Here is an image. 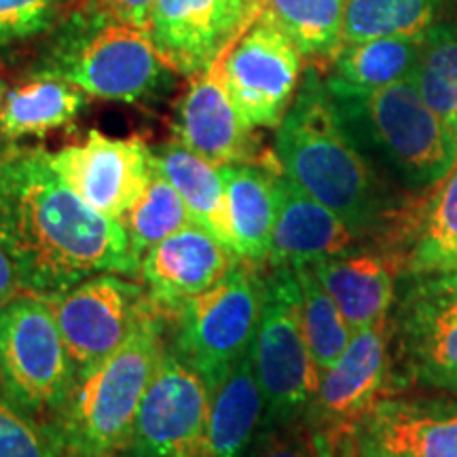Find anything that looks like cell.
<instances>
[{"mask_svg":"<svg viewBox=\"0 0 457 457\" xmlns=\"http://www.w3.org/2000/svg\"><path fill=\"white\" fill-rule=\"evenodd\" d=\"M45 301L64 339L74 379L112 356L157 312L146 288L117 273H100Z\"/></svg>","mask_w":457,"mask_h":457,"instance_id":"8fae6325","label":"cell"},{"mask_svg":"<svg viewBox=\"0 0 457 457\" xmlns=\"http://www.w3.org/2000/svg\"><path fill=\"white\" fill-rule=\"evenodd\" d=\"M239 261L202 227L188 225L142 256L138 276L159 316L176 318L182 303L225 278Z\"/></svg>","mask_w":457,"mask_h":457,"instance_id":"e0dca14e","label":"cell"},{"mask_svg":"<svg viewBox=\"0 0 457 457\" xmlns=\"http://www.w3.org/2000/svg\"><path fill=\"white\" fill-rule=\"evenodd\" d=\"M222 72L244 123L278 128L299 91L301 54L276 26L254 17L222 51Z\"/></svg>","mask_w":457,"mask_h":457,"instance_id":"4fadbf2b","label":"cell"},{"mask_svg":"<svg viewBox=\"0 0 457 457\" xmlns=\"http://www.w3.org/2000/svg\"><path fill=\"white\" fill-rule=\"evenodd\" d=\"M390 318V316H387ZM392 392L387 320L360 328L320 384L303 420L337 457H352V436L360 421Z\"/></svg>","mask_w":457,"mask_h":457,"instance_id":"30bf717a","label":"cell"},{"mask_svg":"<svg viewBox=\"0 0 457 457\" xmlns=\"http://www.w3.org/2000/svg\"><path fill=\"white\" fill-rule=\"evenodd\" d=\"M176 142L214 165L254 162V129L239 117L228 96L222 54L191 83L176 106Z\"/></svg>","mask_w":457,"mask_h":457,"instance_id":"ac0fdd59","label":"cell"},{"mask_svg":"<svg viewBox=\"0 0 457 457\" xmlns=\"http://www.w3.org/2000/svg\"><path fill=\"white\" fill-rule=\"evenodd\" d=\"M254 20V0H157L146 34L174 72H204Z\"/></svg>","mask_w":457,"mask_h":457,"instance_id":"2e32d148","label":"cell"},{"mask_svg":"<svg viewBox=\"0 0 457 457\" xmlns=\"http://www.w3.org/2000/svg\"><path fill=\"white\" fill-rule=\"evenodd\" d=\"M347 0H254V17L278 28L305 57H330L341 49Z\"/></svg>","mask_w":457,"mask_h":457,"instance_id":"4316f807","label":"cell"},{"mask_svg":"<svg viewBox=\"0 0 457 457\" xmlns=\"http://www.w3.org/2000/svg\"><path fill=\"white\" fill-rule=\"evenodd\" d=\"M119 222L125 228L129 248L138 262L153 245L193 225L185 199L155 168L145 193Z\"/></svg>","mask_w":457,"mask_h":457,"instance_id":"f546056e","label":"cell"},{"mask_svg":"<svg viewBox=\"0 0 457 457\" xmlns=\"http://www.w3.org/2000/svg\"><path fill=\"white\" fill-rule=\"evenodd\" d=\"M250 356L265 398L262 426L301 420L316 396L320 370L303 328L293 267H265V295Z\"/></svg>","mask_w":457,"mask_h":457,"instance_id":"52a82bcc","label":"cell"},{"mask_svg":"<svg viewBox=\"0 0 457 457\" xmlns=\"http://www.w3.org/2000/svg\"><path fill=\"white\" fill-rule=\"evenodd\" d=\"M64 0H0V45L37 37L62 15Z\"/></svg>","mask_w":457,"mask_h":457,"instance_id":"836d02e7","label":"cell"},{"mask_svg":"<svg viewBox=\"0 0 457 457\" xmlns=\"http://www.w3.org/2000/svg\"><path fill=\"white\" fill-rule=\"evenodd\" d=\"M279 171L282 170L278 159H273V163L245 162L220 165L228 219L236 237V254L259 267H267L270 262Z\"/></svg>","mask_w":457,"mask_h":457,"instance_id":"7402d4cb","label":"cell"},{"mask_svg":"<svg viewBox=\"0 0 457 457\" xmlns=\"http://www.w3.org/2000/svg\"><path fill=\"white\" fill-rule=\"evenodd\" d=\"M424 34V32H421ZM421 34L343 45L330 62L328 89L373 91L413 79Z\"/></svg>","mask_w":457,"mask_h":457,"instance_id":"484cf974","label":"cell"},{"mask_svg":"<svg viewBox=\"0 0 457 457\" xmlns=\"http://www.w3.org/2000/svg\"><path fill=\"white\" fill-rule=\"evenodd\" d=\"M411 81L457 138V21H434L426 28Z\"/></svg>","mask_w":457,"mask_h":457,"instance_id":"83f0119b","label":"cell"},{"mask_svg":"<svg viewBox=\"0 0 457 457\" xmlns=\"http://www.w3.org/2000/svg\"><path fill=\"white\" fill-rule=\"evenodd\" d=\"M262 421L265 398L248 353L212 394L202 457H245Z\"/></svg>","mask_w":457,"mask_h":457,"instance_id":"cb8c5ba5","label":"cell"},{"mask_svg":"<svg viewBox=\"0 0 457 457\" xmlns=\"http://www.w3.org/2000/svg\"><path fill=\"white\" fill-rule=\"evenodd\" d=\"M171 72L146 30L106 20L98 30L60 51L34 74L72 83L91 98L131 104L168 87Z\"/></svg>","mask_w":457,"mask_h":457,"instance_id":"9c48e42d","label":"cell"},{"mask_svg":"<svg viewBox=\"0 0 457 457\" xmlns=\"http://www.w3.org/2000/svg\"><path fill=\"white\" fill-rule=\"evenodd\" d=\"M0 237L24 290L41 299L100 273L140 271L121 222L85 204L41 148L0 151Z\"/></svg>","mask_w":457,"mask_h":457,"instance_id":"6da1fadb","label":"cell"},{"mask_svg":"<svg viewBox=\"0 0 457 457\" xmlns=\"http://www.w3.org/2000/svg\"><path fill=\"white\" fill-rule=\"evenodd\" d=\"M276 225L267 267L313 265L370 242L339 214L307 195L284 171L276 180Z\"/></svg>","mask_w":457,"mask_h":457,"instance_id":"ffe728a7","label":"cell"},{"mask_svg":"<svg viewBox=\"0 0 457 457\" xmlns=\"http://www.w3.org/2000/svg\"><path fill=\"white\" fill-rule=\"evenodd\" d=\"M328 91L360 151L404 191H426L457 165V138L411 79L373 91Z\"/></svg>","mask_w":457,"mask_h":457,"instance_id":"3957f363","label":"cell"},{"mask_svg":"<svg viewBox=\"0 0 457 457\" xmlns=\"http://www.w3.org/2000/svg\"><path fill=\"white\" fill-rule=\"evenodd\" d=\"M49 163L85 204L114 220H121L153 179L151 148L145 142L111 138L98 129L83 142L49 153Z\"/></svg>","mask_w":457,"mask_h":457,"instance_id":"9a60e30c","label":"cell"},{"mask_svg":"<svg viewBox=\"0 0 457 457\" xmlns=\"http://www.w3.org/2000/svg\"><path fill=\"white\" fill-rule=\"evenodd\" d=\"M163 318L153 312L98 367L79 375L49 428L72 457H117L128 451L140 400L163 353Z\"/></svg>","mask_w":457,"mask_h":457,"instance_id":"277c9868","label":"cell"},{"mask_svg":"<svg viewBox=\"0 0 457 457\" xmlns=\"http://www.w3.org/2000/svg\"><path fill=\"white\" fill-rule=\"evenodd\" d=\"M0 457H57V447L38 420L17 407L0 386Z\"/></svg>","mask_w":457,"mask_h":457,"instance_id":"1f68e13d","label":"cell"},{"mask_svg":"<svg viewBox=\"0 0 457 457\" xmlns=\"http://www.w3.org/2000/svg\"><path fill=\"white\" fill-rule=\"evenodd\" d=\"M404 262V276L457 271V165L441 182L413 193L384 239Z\"/></svg>","mask_w":457,"mask_h":457,"instance_id":"44dd1931","label":"cell"},{"mask_svg":"<svg viewBox=\"0 0 457 457\" xmlns=\"http://www.w3.org/2000/svg\"><path fill=\"white\" fill-rule=\"evenodd\" d=\"M87 106V94L55 77L32 74L30 81L9 89L0 106V136L13 142L41 138L71 125Z\"/></svg>","mask_w":457,"mask_h":457,"instance_id":"d4e9b609","label":"cell"},{"mask_svg":"<svg viewBox=\"0 0 457 457\" xmlns=\"http://www.w3.org/2000/svg\"><path fill=\"white\" fill-rule=\"evenodd\" d=\"M352 457H457V392L387 394L353 432Z\"/></svg>","mask_w":457,"mask_h":457,"instance_id":"5bb4252c","label":"cell"},{"mask_svg":"<svg viewBox=\"0 0 457 457\" xmlns=\"http://www.w3.org/2000/svg\"><path fill=\"white\" fill-rule=\"evenodd\" d=\"M7 81H4V71H3V64H0V106H3V100L4 96H7Z\"/></svg>","mask_w":457,"mask_h":457,"instance_id":"8d00e7d4","label":"cell"},{"mask_svg":"<svg viewBox=\"0 0 457 457\" xmlns=\"http://www.w3.org/2000/svg\"><path fill=\"white\" fill-rule=\"evenodd\" d=\"M387 327L392 392H457V271L400 278Z\"/></svg>","mask_w":457,"mask_h":457,"instance_id":"5b68a950","label":"cell"},{"mask_svg":"<svg viewBox=\"0 0 457 457\" xmlns=\"http://www.w3.org/2000/svg\"><path fill=\"white\" fill-rule=\"evenodd\" d=\"M212 390L191 364L165 347L134 421L131 457H202Z\"/></svg>","mask_w":457,"mask_h":457,"instance_id":"7c38bea8","label":"cell"},{"mask_svg":"<svg viewBox=\"0 0 457 457\" xmlns=\"http://www.w3.org/2000/svg\"><path fill=\"white\" fill-rule=\"evenodd\" d=\"M0 386L34 420H54L74 386V367L47 301L20 295L0 307Z\"/></svg>","mask_w":457,"mask_h":457,"instance_id":"ba28073f","label":"cell"},{"mask_svg":"<svg viewBox=\"0 0 457 457\" xmlns=\"http://www.w3.org/2000/svg\"><path fill=\"white\" fill-rule=\"evenodd\" d=\"M441 0H347L343 45L384 37H413L436 21Z\"/></svg>","mask_w":457,"mask_h":457,"instance_id":"f1b7e54d","label":"cell"},{"mask_svg":"<svg viewBox=\"0 0 457 457\" xmlns=\"http://www.w3.org/2000/svg\"><path fill=\"white\" fill-rule=\"evenodd\" d=\"M155 3L157 0H96V9L106 20L123 21V24L146 30Z\"/></svg>","mask_w":457,"mask_h":457,"instance_id":"e575fe53","label":"cell"},{"mask_svg":"<svg viewBox=\"0 0 457 457\" xmlns=\"http://www.w3.org/2000/svg\"><path fill=\"white\" fill-rule=\"evenodd\" d=\"M312 267L353 333L387 320L398 282L404 276L398 250L377 239L313 262Z\"/></svg>","mask_w":457,"mask_h":457,"instance_id":"d6986e66","label":"cell"},{"mask_svg":"<svg viewBox=\"0 0 457 457\" xmlns=\"http://www.w3.org/2000/svg\"><path fill=\"white\" fill-rule=\"evenodd\" d=\"M293 271L299 284L303 328H305L313 362L322 375L345 350L353 330L312 265H295Z\"/></svg>","mask_w":457,"mask_h":457,"instance_id":"4dcf8cb0","label":"cell"},{"mask_svg":"<svg viewBox=\"0 0 457 457\" xmlns=\"http://www.w3.org/2000/svg\"><path fill=\"white\" fill-rule=\"evenodd\" d=\"M273 155L295 185L367 239H384L413 197L352 140L316 66L307 68L278 125Z\"/></svg>","mask_w":457,"mask_h":457,"instance_id":"7a4b0ae2","label":"cell"},{"mask_svg":"<svg viewBox=\"0 0 457 457\" xmlns=\"http://www.w3.org/2000/svg\"><path fill=\"white\" fill-rule=\"evenodd\" d=\"M24 284H21L20 271H17L13 256L0 237V307L7 305L15 296L24 295Z\"/></svg>","mask_w":457,"mask_h":457,"instance_id":"d590c367","label":"cell"},{"mask_svg":"<svg viewBox=\"0 0 457 457\" xmlns=\"http://www.w3.org/2000/svg\"><path fill=\"white\" fill-rule=\"evenodd\" d=\"M245 457H337L320 441L307 421L295 420L286 424L262 426Z\"/></svg>","mask_w":457,"mask_h":457,"instance_id":"d6a6232c","label":"cell"},{"mask_svg":"<svg viewBox=\"0 0 457 457\" xmlns=\"http://www.w3.org/2000/svg\"><path fill=\"white\" fill-rule=\"evenodd\" d=\"M153 168L170 180L185 199L193 225L202 227L231 253H236L231 219H228L225 182L219 165L205 162L180 142L151 148Z\"/></svg>","mask_w":457,"mask_h":457,"instance_id":"603a6c76","label":"cell"},{"mask_svg":"<svg viewBox=\"0 0 457 457\" xmlns=\"http://www.w3.org/2000/svg\"><path fill=\"white\" fill-rule=\"evenodd\" d=\"M262 295L265 267L239 261L176 313L179 333L171 350L204 377L212 394L253 350Z\"/></svg>","mask_w":457,"mask_h":457,"instance_id":"8992f818","label":"cell"}]
</instances>
